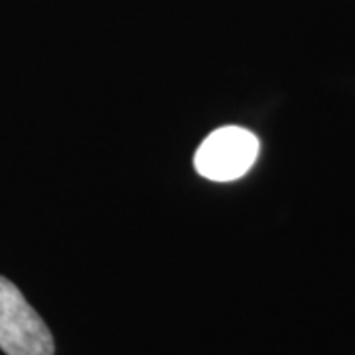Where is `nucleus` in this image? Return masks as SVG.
Wrapping results in <instances>:
<instances>
[{"instance_id": "obj_1", "label": "nucleus", "mask_w": 355, "mask_h": 355, "mask_svg": "<svg viewBox=\"0 0 355 355\" xmlns=\"http://www.w3.org/2000/svg\"><path fill=\"white\" fill-rule=\"evenodd\" d=\"M0 349L6 355L55 354L50 328L6 277H0Z\"/></svg>"}, {"instance_id": "obj_2", "label": "nucleus", "mask_w": 355, "mask_h": 355, "mask_svg": "<svg viewBox=\"0 0 355 355\" xmlns=\"http://www.w3.org/2000/svg\"><path fill=\"white\" fill-rule=\"evenodd\" d=\"M259 139L243 127L214 130L193 156L196 170L214 182H231L245 176L259 156Z\"/></svg>"}]
</instances>
